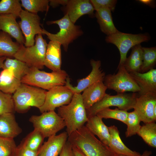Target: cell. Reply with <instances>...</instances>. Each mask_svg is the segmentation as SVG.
Wrapping results in <instances>:
<instances>
[{"label": "cell", "mask_w": 156, "mask_h": 156, "mask_svg": "<svg viewBox=\"0 0 156 156\" xmlns=\"http://www.w3.org/2000/svg\"><path fill=\"white\" fill-rule=\"evenodd\" d=\"M67 140L85 156H115L109 147L98 140L84 125L68 136Z\"/></svg>", "instance_id": "cell-1"}, {"label": "cell", "mask_w": 156, "mask_h": 156, "mask_svg": "<svg viewBox=\"0 0 156 156\" xmlns=\"http://www.w3.org/2000/svg\"><path fill=\"white\" fill-rule=\"evenodd\" d=\"M57 114L64 121L68 136L84 125L88 120L81 94L74 93L68 104L58 108Z\"/></svg>", "instance_id": "cell-2"}, {"label": "cell", "mask_w": 156, "mask_h": 156, "mask_svg": "<svg viewBox=\"0 0 156 156\" xmlns=\"http://www.w3.org/2000/svg\"><path fill=\"white\" fill-rule=\"evenodd\" d=\"M47 92L42 88L21 83L12 95L15 111L25 113L31 107L39 109L44 103Z\"/></svg>", "instance_id": "cell-3"}, {"label": "cell", "mask_w": 156, "mask_h": 156, "mask_svg": "<svg viewBox=\"0 0 156 156\" xmlns=\"http://www.w3.org/2000/svg\"><path fill=\"white\" fill-rule=\"evenodd\" d=\"M68 77V74L64 70L48 73L36 68L30 67L28 73L21 80V82L22 83L49 90L56 86L65 85Z\"/></svg>", "instance_id": "cell-4"}, {"label": "cell", "mask_w": 156, "mask_h": 156, "mask_svg": "<svg viewBox=\"0 0 156 156\" xmlns=\"http://www.w3.org/2000/svg\"><path fill=\"white\" fill-rule=\"evenodd\" d=\"M47 24L48 25H57L60 30L57 33L54 34L43 29V34L46 35L50 41L60 44L65 51H67L69 45L83 33L80 27L73 23L67 14H65L61 19L48 21Z\"/></svg>", "instance_id": "cell-5"}, {"label": "cell", "mask_w": 156, "mask_h": 156, "mask_svg": "<svg viewBox=\"0 0 156 156\" xmlns=\"http://www.w3.org/2000/svg\"><path fill=\"white\" fill-rule=\"evenodd\" d=\"M35 43L32 46L25 47L21 45L14 56L15 59L26 64L30 67L39 69L43 68L48 44L42 34L36 36Z\"/></svg>", "instance_id": "cell-6"}, {"label": "cell", "mask_w": 156, "mask_h": 156, "mask_svg": "<svg viewBox=\"0 0 156 156\" xmlns=\"http://www.w3.org/2000/svg\"><path fill=\"white\" fill-rule=\"evenodd\" d=\"M137 97L136 93L117 94L115 95L106 93L101 100L86 110L88 118L95 116L101 110L112 106L127 111L133 108Z\"/></svg>", "instance_id": "cell-7"}, {"label": "cell", "mask_w": 156, "mask_h": 156, "mask_svg": "<svg viewBox=\"0 0 156 156\" xmlns=\"http://www.w3.org/2000/svg\"><path fill=\"white\" fill-rule=\"evenodd\" d=\"M150 39V36L146 33L132 34L118 31L107 36L105 40L107 43L114 44L119 50L120 58L118 67L124 65L127 58V54L131 48L142 42H148Z\"/></svg>", "instance_id": "cell-8"}, {"label": "cell", "mask_w": 156, "mask_h": 156, "mask_svg": "<svg viewBox=\"0 0 156 156\" xmlns=\"http://www.w3.org/2000/svg\"><path fill=\"white\" fill-rule=\"evenodd\" d=\"M34 129L45 138L55 135L66 127L63 119L55 111L44 112L40 115H33L29 119Z\"/></svg>", "instance_id": "cell-9"}, {"label": "cell", "mask_w": 156, "mask_h": 156, "mask_svg": "<svg viewBox=\"0 0 156 156\" xmlns=\"http://www.w3.org/2000/svg\"><path fill=\"white\" fill-rule=\"evenodd\" d=\"M117 69L116 74L105 76L103 82L107 89L113 90L117 94L127 92H139L140 90L139 86L124 66L118 67Z\"/></svg>", "instance_id": "cell-10"}, {"label": "cell", "mask_w": 156, "mask_h": 156, "mask_svg": "<svg viewBox=\"0 0 156 156\" xmlns=\"http://www.w3.org/2000/svg\"><path fill=\"white\" fill-rule=\"evenodd\" d=\"M74 93L65 85L53 87L47 92L45 100L39 109L40 112L55 110L57 108L68 104Z\"/></svg>", "instance_id": "cell-11"}, {"label": "cell", "mask_w": 156, "mask_h": 156, "mask_svg": "<svg viewBox=\"0 0 156 156\" xmlns=\"http://www.w3.org/2000/svg\"><path fill=\"white\" fill-rule=\"evenodd\" d=\"M21 19L19 25L25 36V47L34 45L35 36L43 34V29L40 26V18L38 14L32 13L22 9L19 17Z\"/></svg>", "instance_id": "cell-12"}, {"label": "cell", "mask_w": 156, "mask_h": 156, "mask_svg": "<svg viewBox=\"0 0 156 156\" xmlns=\"http://www.w3.org/2000/svg\"><path fill=\"white\" fill-rule=\"evenodd\" d=\"M92 70L88 76L79 80L76 86H73L70 83V78L68 77L65 85L69 88L74 93H81L88 87L99 81H103L105 73L100 69L101 62L100 60H90Z\"/></svg>", "instance_id": "cell-13"}, {"label": "cell", "mask_w": 156, "mask_h": 156, "mask_svg": "<svg viewBox=\"0 0 156 156\" xmlns=\"http://www.w3.org/2000/svg\"><path fill=\"white\" fill-rule=\"evenodd\" d=\"M156 105V94L148 93L137 97L133 109L145 124L155 122L153 109Z\"/></svg>", "instance_id": "cell-14"}, {"label": "cell", "mask_w": 156, "mask_h": 156, "mask_svg": "<svg viewBox=\"0 0 156 156\" xmlns=\"http://www.w3.org/2000/svg\"><path fill=\"white\" fill-rule=\"evenodd\" d=\"M62 10L74 24L83 15L88 14L92 17L95 16L94 9L89 0H68Z\"/></svg>", "instance_id": "cell-15"}, {"label": "cell", "mask_w": 156, "mask_h": 156, "mask_svg": "<svg viewBox=\"0 0 156 156\" xmlns=\"http://www.w3.org/2000/svg\"><path fill=\"white\" fill-rule=\"evenodd\" d=\"M140 88L138 96L148 93L156 94V69L153 68L144 73H129Z\"/></svg>", "instance_id": "cell-16"}, {"label": "cell", "mask_w": 156, "mask_h": 156, "mask_svg": "<svg viewBox=\"0 0 156 156\" xmlns=\"http://www.w3.org/2000/svg\"><path fill=\"white\" fill-rule=\"evenodd\" d=\"M66 131L48 138L39 151L38 156H58L62 151L68 140Z\"/></svg>", "instance_id": "cell-17"}, {"label": "cell", "mask_w": 156, "mask_h": 156, "mask_svg": "<svg viewBox=\"0 0 156 156\" xmlns=\"http://www.w3.org/2000/svg\"><path fill=\"white\" fill-rule=\"evenodd\" d=\"M16 18L12 14H0V30L8 34L20 45H24L25 39Z\"/></svg>", "instance_id": "cell-18"}, {"label": "cell", "mask_w": 156, "mask_h": 156, "mask_svg": "<svg viewBox=\"0 0 156 156\" xmlns=\"http://www.w3.org/2000/svg\"><path fill=\"white\" fill-rule=\"evenodd\" d=\"M22 132L14 113L0 115V137L14 139Z\"/></svg>", "instance_id": "cell-19"}, {"label": "cell", "mask_w": 156, "mask_h": 156, "mask_svg": "<svg viewBox=\"0 0 156 156\" xmlns=\"http://www.w3.org/2000/svg\"><path fill=\"white\" fill-rule=\"evenodd\" d=\"M103 81H98L87 88L81 94L86 110L101 100L104 96L107 90Z\"/></svg>", "instance_id": "cell-20"}, {"label": "cell", "mask_w": 156, "mask_h": 156, "mask_svg": "<svg viewBox=\"0 0 156 156\" xmlns=\"http://www.w3.org/2000/svg\"><path fill=\"white\" fill-rule=\"evenodd\" d=\"M61 46L59 43L51 41L47 44L44 66L53 71H59L61 70Z\"/></svg>", "instance_id": "cell-21"}, {"label": "cell", "mask_w": 156, "mask_h": 156, "mask_svg": "<svg viewBox=\"0 0 156 156\" xmlns=\"http://www.w3.org/2000/svg\"><path fill=\"white\" fill-rule=\"evenodd\" d=\"M110 135L109 147L116 155L128 156H141L139 153L132 151L124 144L120 136L119 131L115 125L108 127Z\"/></svg>", "instance_id": "cell-22"}, {"label": "cell", "mask_w": 156, "mask_h": 156, "mask_svg": "<svg viewBox=\"0 0 156 156\" xmlns=\"http://www.w3.org/2000/svg\"><path fill=\"white\" fill-rule=\"evenodd\" d=\"M94 135H96L102 143L109 146L110 135L107 127L102 119L96 115L88 118L85 125Z\"/></svg>", "instance_id": "cell-23"}, {"label": "cell", "mask_w": 156, "mask_h": 156, "mask_svg": "<svg viewBox=\"0 0 156 156\" xmlns=\"http://www.w3.org/2000/svg\"><path fill=\"white\" fill-rule=\"evenodd\" d=\"M111 12L109 9L103 8L96 11L95 14L101 31L107 36L119 31L114 25Z\"/></svg>", "instance_id": "cell-24"}, {"label": "cell", "mask_w": 156, "mask_h": 156, "mask_svg": "<svg viewBox=\"0 0 156 156\" xmlns=\"http://www.w3.org/2000/svg\"><path fill=\"white\" fill-rule=\"evenodd\" d=\"M21 83L12 72L8 69H3L0 73V91L7 93H14Z\"/></svg>", "instance_id": "cell-25"}, {"label": "cell", "mask_w": 156, "mask_h": 156, "mask_svg": "<svg viewBox=\"0 0 156 156\" xmlns=\"http://www.w3.org/2000/svg\"><path fill=\"white\" fill-rule=\"evenodd\" d=\"M20 45L16 42L13 41L8 34L0 31V57H14Z\"/></svg>", "instance_id": "cell-26"}, {"label": "cell", "mask_w": 156, "mask_h": 156, "mask_svg": "<svg viewBox=\"0 0 156 156\" xmlns=\"http://www.w3.org/2000/svg\"><path fill=\"white\" fill-rule=\"evenodd\" d=\"M142 47L140 44L132 48L130 56L127 58L124 66L129 73L139 72L142 63Z\"/></svg>", "instance_id": "cell-27"}, {"label": "cell", "mask_w": 156, "mask_h": 156, "mask_svg": "<svg viewBox=\"0 0 156 156\" xmlns=\"http://www.w3.org/2000/svg\"><path fill=\"white\" fill-rule=\"evenodd\" d=\"M30 67L25 63L16 59L6 57L2 68L11 70L14 76L21 80L28 72Z\"/></svg>", "instance_id": "cell-28"}, {"label": "cell", "mask_w": 156, "mask_h": 156, "mask_svg": "<svg viewBox=\"0 0 156 156\" xmlns=\"http://www.w3.org/2000/svg\"><path fill=\"white\" fill-rule=\"evenodd\" d=\"M137 134L149 146L156 148V124L154 122L141 126Z\"/></svg>", "instance_id": "cell-29"}, {"label": "cell", "mask_w": 156, "mask_h": 156, "mask_svg": "<svg viewBox=\"0 0 156 156\" xmlns=\"http://www.w3.org/2000/svg\"><path fill=\"white\" fill-rule=\"evenodd\" d=\"M44 138L40 132L34 129L27 135L21 144L30 150L38 151L43 143Z\"/></svg>", "instance_id": "cell-30"}, {"label": "cell", "mask_w": 156, "mask_h": 156, "mask_svg": "<svg viewBox=\"0 0 156 156\" xmlns=\"http://www.w3.org/2000/svg\"><path fill=\"white\" fill-rule=\"evenodd\" d=\"M142 63L140 73H144L153 68L156 62V48L142 47Z\"/></svg>", "instance_id": "cell-31"}, {"label": "cell", "mask_w": 156, "mask_h": 156, "mask_svg": "<svg viewBox=\"0 0 156 156\" xmlns=\"http://www.w3.org/2000/svg\"><path fill=\"white\" fill-rule=\"evenodd\" d=\"M22 7L25 10L32 13L37 14L38 12H47L49 8L48 0H21Z\"/></svg>", "instance_id": "cell-32"}, {"label": "cell", "mask_w": 156, "mask_h": 156, "mask_svg": "<svg viewBox=\"0 0 156 156\" xmlns=\"http://www.w3.org/2000/svg\"><path fill=\"white\" fill-rule=\"evenodd\" d=\"M19 0H2L0 1V14H12L16 18L22 10Z\"/></svg>", "instance_id": "cell-33"}, {"label": "cell", "mask_w": 156, "mask_h": 156, "mask_svg": "<svg viewBox=\"0 0 156 156\" xmlns=\"http://www.w3.org/2000/svg\"><path fill=\"white\" fill-rule=\"evenodd\" d=\"M128 113L126 111L121 110L118 108L112 109L109 107L100 111L96 115L102 119H114L126 124Z\"/></svg>", "instance_id": "cell-34"}, {"label": "cell", "mask_w": 156, "mask_h": 156, "mask_svg": "<svg viewBox=\"0 0 156 156\" xmlns=\"http://www.w3.org/2000/svg\"><path fill=\"white\" fill-rule=\"evenodd\" d=\"M141 120L137 112L134 110L128 113L127 118L126 125H127L125 135L126 137H129L137 134L141 126Z\"/></svg>", "instance_id": "cell-35"}, {"label": "cell", "mask_w": 156, "mask_h": 156, "mask_svg": "<svg viewBox=\"0 0 156 156\" xmlns=\"http://www.w3.org/2000/svg\"><path fill=\"white\" fill-rule=\"evenodd\" d=\"M15 112L12 96L0 91V115Z\"/></svg>", "instance_id": "cell-36"}, {"label": "cell", "mask_w": 156, "mask_h": 156, "mask_svg": "<svg viewBox=\"0 0 156 156\" xmlns=\"http://www.w3.org/2000/svg\"><path fill=\"white\" fill-rule=\"evenodd\" d=\"M17 147L14 139L0 137V156H12Z\"/></svg>", "instance_id": "cell-37"}, {"label": "cell", "mask_w": 156, "mask_h": 156, "mask_svg": "<svg viewBox=\"0 0 156 156\" xmlns=\"http://www.w3.org/2000/svg\"><path fill=\"white\" fill-rule=\"evenodd\" d=\"M94 10L101 9H107L113 12L115 8L117 1L116 0H90Z\"/></svg>", "instance_id": "cell-38"}, {"label": "cell", "mask_w": 156, "mask_h": 156, "mask_svg": "<svg viewBox=\"0 0 156 156\" xmlns=\"http://www.w3.org/2000/svg\"><path fill=\"white\" fill-rule=\"evenodd\" d=\"M15 154L16 156H38V151H35L30 150L20 144L17 147Z\"/></svg>", "instance_id": "cell-39"}, {"label": "cell", "mask_w": 156, "mask_h": 156, "mask_svg": "<svg viewBox=\"0 0 156 156\" xmlns=\"http://www.w3.org/2000/svg\"><path fill=\"white\" fill-rule=\"evenodd\" d=\"M59 156H75L73 146L67 140Z\"/></svg>", "instance_id": "cell-40"}, {"label": "cell", "mask_w": 156, "mask_h": 156, "mask_svg": "<svg viewBox=\"0 0 156 156\" xmlns=\"http://www.w3.org/2000/svg\"><path fill=\"white\" fill-rule=\"evenodd\" d=\"M68 0H50L49 5L53 8H56L60 5L65 6Z\"/></svg>", "instance_id": "cell-41"}, {"label": "cell", "mask_w": 156, "mask_h": 156, "mask_svg": "<svg viewBox=\"0 0 156 156\" xmlns=\"http://www.w3.org/2000/svg\"><path fill=\"white\" fill-rule=\"evenodd\" d=\"M139 1L142 3L146 4L151 7L153 8L155 7V1L151 0H140Z\"/></svg>", "instance_id": "cell-42"}, {"label": "cell", "mask_w": 156, "mask_h": 156, "mask_svg": "<svg viewBox=\"0 0 156 156\" xmlns=\"http://www.w3.org/2000/svg\"><path fill=\"white\" fill-rule=\"evenodd\" d=\"M73 149L75 156H85L76 147L73 146Z\"/></svg>", "instance_id": "cell-43"}, {"label": "cell", "mask_w": 156, "mask_h": 156, "mask_svg": "<svg viewBox=\"0 0 156 156\" xmlns=\"http://www.w3.org/2000/svg\"><path fill=\"white\" fill-rule=\"evenodd\" d=\"M152 152L151 151L145 150L143 152L141 156H150L152 154Z\"/></svg>", "instance_id": "cell-44"}, {"label": "cell", "mask_w": 156, "mask_h": 156, "mask_svg": "<svg viewBox=\"0 0 156 156\" xmlns=\"http://www.w3.org/2000/svg\"><path fill=\"white\" fill-rule=\"evenodd\" d=\"M6 57H0V69L2 68L3 63L6 59Z\"/></svg>", "instance_id": "cell-45"}, {"label": "cell", "mask_w": 156, "mask_h": 156, "mask_svg": "<svg viewBox=\"0 0 156 156\" xmlns=\"http://www.w3.org/2000/svg\"><path fill=\"white\" fill-rule=\"evenodd\" d=\"M153 114L155 119L156 120V105H155L154 108Z\"/></svg>", "instance_id": "cell-46"}, {"label": "cell", "mask_w": 156, "mask_h": 156, "mask_svg": "<svg viewBox=\"0 0 156 156\" xmlns=\"http://www.w3.org/2000/svg\"><path fill=\"white\" fill-rule=\"evenodd\" d=\"M115 156H128L124 155H116Z\"/></svg>", "instance_id": "cell-47"}, {"label": "cell", "mask_w": 156, "mask_h": 156, "mask_svg": "<svg viewBox=\"0 0 156 156\" xmlns=\"http://www.w3.org/2000/svg\"><path fill=\"white\" fill-rule=\"evenodd\" d=\"M12 156H16L15 151Z\"/></svg>", "instance_id": "cell-48"}]
</instances>
